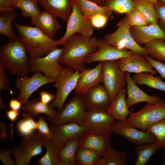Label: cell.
I'll return each instance as SVG.
<instances>
[{
	"instance_id": "c3c4849f",
	"label": "cell",
	"mask_w": 165,
	"mask_h": 165,
	"mask_svg": "<svg viewBox=\"0 0 165 165\" xmlns=\"http://www.w3.org/2000/svg\"><path fill=\"white\" fill-rule=\"evenodd\" d=\"M6 113L9 119L11 121V123L9 124V126L10 127V135L12 139L13 140V135L14 134V128L13 127V123L19 115V111L11 109L7 111Z\"/></svg>"
},
{
	"instance_id": "6f0895ef",
	"label": "cell",
	"mask_w": 165,
	"mask_h": 165,
	"mask_svg": "<svg viewBox=\"0 0 165 165\" xmlns=\"http://www.w3.org/2000/svg\"><path fill=\"white\" fill-rule=\"evenodd\" d=\"M157 1L162 5H165V0H157Z\"/></svg>"
},
{
	"instance_id": "d6986e66",
	"label": "cell",
	"mask_w": 165,
	"mask_h": 165,
	"mask_svg": "<svg viewBox=\"0 0 165 165\" xmlns=\"http://www.w3.org/2000/svg\"><path fill=\"white\" fill-rule=\"evenodd\" d=\"M130 31L133 38L140 46L158 39H165V32L158 23L146 25L131 26Z\"/></svg>"
},
{
	"instance_id": "680465c9",
	"label": "cell",
	"mask_w": 165,
	"mask_h": 165,
	"mask_svg": "<svg viewBox=\"0 0 165 165\" xmlns=\"http://www.w3.org/2000/svg\"><path fill=\"white\" fill-rule=\"evenodd\" d=\"M162 165H165V160H164L163 161Z\"/></svg>"
},
{
	"instance_id": "60d3db41",
	"label": "cell",
	"mask_w": 165,
	"mask_h": 165,
	"mask_svg": "<svg viewBox=\"0 0 165 165\" xmlns=\"http://www.w3.org/2000/svg\"><path fill=\"white\" fill-rule=\"evenodd\" d=\"M125 13L127 22L130 27L148 25L140 12L135 7Z\"/></svg>"
},
{
	"instance_id": "ffe728a7",
	"label": "cell",
	"mask_w": 165,
	"mask_h": 165,
	"mask_svg": "<svg viewBox=\"0 0 165 165\" xmlns=\"http://www.w3.org/2000/svg\"><path fill=\"white\" fill-rule=\"evenodd\" d=\"M115 120L106 111L88 109L83 125L92 132H108L107 130L115 122Z\"/></svg>"
},
{
	"instance_id": "d590c367",
	"label": "cell",
	"mask_w": 165,
	"mask_h": 165,
	"mask_svg": "<svg viewBox=\"0 0 165 165\" xmlns=\"http://www.w3.org/2000/svg\"><path fill=\"white\" fill-rule=\"evenodd\" d=\"M144 48L151 57L165 63V39L152 40L145 44Z\"/></svg>"
},
{
	"instance_id": "1f68e13d",
	"label": "cell",
	"mask_w": 165,
	"mask_h": 165,
	"mask_svg": "<svg viewBox=\"0 0 165 165\" xmlns=\"http://www.w3.org/2000/svg\"><path fill=\"white\" fill-rule=\"evenodd\" d=\"M153 75L148 72H143L134 75L132 79L136 84L145 85L165 93V82L161 80L160 77Z\"/></svg>"
},
{
	"instance_id": "bcb514c9",
	"label": "cell",
	"mask_w": 165,
	"mask_h": 165,
	"mask_svg": "<svg viewBox=\"0 0 165 165\" xmlns=\"http://www.w3.org/2000/svg\"><path fill=\"white\" fill-rule=\"evenodd\" d=\"M12 152V150H6L0 148V159L4 165H14L15 160L10 158V155Z\"/></svg>"
},
{
	"instance_id": "44dd1931",
	"label": "cell",
	"mask_w": 165,
	"mask_h": 165,
	"mask_svg": "<svg viewBox=\"0 0 165 165\" xmlns=\"http://www.w3.org/2000/svg\"><path fill=\"white\" fill-rule=\"evenodd\" d=\"M111 133L90 132L79 138V147L92 149L102 156L111 145Z\"/></svg>"
},
{
	"instance_id": "83f0119b",
	"label": "cell",
	"mask_w": 165,
	"mask_h": 165,
	"mask_svg": "<svg viewBox=\"0 0 165 165\" xmlns=\"http://www.w3.org/2000/svg\"><path fill=\"white\" fill-rule=\"evenodd\" d=\"M128 157V152L116 151L111 145L96 165H126Z\"/></svg>"
},
{
	"instance_id": "f1b7e54d",
	"label": "cell",
	"mask_w": 165,
	"mask_h": 165,
	"mask_svg": "<svg viewBox=\"0 0 165 165\" xmlns=\"http://www.w3.org/2000/svg\"><path fill=\"white\" fill-rule=\"evenodd\" d=\"M42 146L46 149L45 155L38 161L40 165H58V156L61 148L52 139L45 138Z\"/></svg>"
},
{
	"instance_id": "836d02e7",
	"label": "cell",
	"mask_w": 165,
	"mask_h": 165,
	"mask_svg": "<svg viewBox=\"0 0 165 165\" xmlns=\"http://www.w3.org/2000/svg\"><path fill=\"white\" fill-rule=\"evenodd\" d=\"M134 7L141 13L148 24L158 23L159 19L152 4L144 0H133Z\"/></svg>"
},
{
	"instance_id": "f6af8a7d",
	"label": "cell",
	"mask_w": 165,
	"mask_h": 165,
	"mask_svg": "<svg viewBox=\"0 0 165 165\" xmlns=\"http://www.w3.org/2000/svg\"><path fill=\"white\" fill-rule=\"evenodd\" d=\"M155 8L159 19L158 24L165 32V5L155 6Z\"/></svg>"
},
{
	"instance_id": "74e56055",
	"label": "cell",
	"mask_w": 165,
	"mask_h": 165,
	"mask_svg": "<svg viewBox=\"0 0 165 165\" xmlns=\"http://www.w3.org/2000/svg\"><path fill=\"white\" fill-rule=\"evenodd\" d=\"M22 119L17 124V129L19 133L24 136L31 134L37 129V123L33 117L28 113L24 112Z\"/></svg>"
},
{
	"instance_id": "d4e9b609",
	"label": "cell",
	"mask_w": 165,
	"mask_h": 165,
	"mask_svg": "<svg viewBox=\"0 0 165 165\" xmlns=\"http://www.w3.org/2000/svg\"><path fill=\"white\" fill-rule=\"evenodd\" d=\"M127 94V91L125 89L120 90L106 111L107 113L118 121L126 122L127 116L131 112L129 110L126 103Z\"/></svg>"
},
{
	"instance_id": "9f6ffc18",
	"label": "cell",
	"mask_w": 165,
	"mask_h": 165,
	"mask_svg": "<svg viewBox=\"0 0 165 165\" xmlns=\"http://www.w3.org/2000/svg\"><path fill=\"white\" fill-rule=\"evenodd\" d=\"M149 3H150L154 6H160L162 5L160 2H158L157 0H144Z\"/></svg>"
},
{
	"instance_id": "8992f818",
	"label": "cell",
	"mask_w": 165,
	"mask_h": 165,
	"mask_svg": "<svg viewBox=\"0 0 165 165\" xmlns=\"http://www.w3.org/2000/svg\"><path fill=\"white\" fill-rule=\"evenodd\" d=\"M126 122L134 127L146 131L152 124L165 119V101L153 105L147 103L139 111L131 112Z\"/></svg>"
},
{
	"instance_id": "484cf974",
	"label": "cell",
	"mask_w": 165,
	"mask_h": 165,
	"mask_svg": "<svg viewBox=\"0 0 165 165\" xmlns=\"http://www.w3.org/2000/svg\"><path fill=\"white\" fill-rule=\"evenodd\" d=\"M53 108L51 104H44L40 98L36 97L23 104L22 110L29 114L34 119L40 113L44 114L49 118H51L53 117L56 113Z\"/></svg>"
},
{
	"instance_id": "4316f807",
	"label": "cell",
	"mask_w": 165,
	"mask_h": 165,
	"mask_svg": "<svg viewBox=\"0 0 165 165\" xmlns=\"http://www.w3.org/2000/svg\"><path fill=\"white\" fill-rule=\"evenodd\" d=\"M79 138L68 140L61 148L58 156V165H77L76 155L79 148Z\"/></svg>"
},
{
	"instance_id": "d6a6232c",
	"label": "cell",
	"mask_w": 165,
	"mask_h": 165,
	"mask_svg": "<svg viewBox=\"0 0 165 165\" xmlns=\"http://www.w3.org/2000/svg\"><path fill=\"white\" fill-rule=\"evenodd\" d=\"M18 16L13 9L1 12L0 14V34L7 37L9 40L17 38L12 27V22Z\"/></svg>"
},
{
	"instance_id": "e0dca14e",
	"label": "cell",
	"mask_w": 165,
	"mask_h": 165,
	"mask_svg": "<svg viewBox=\"0 0 165 165\" xmlns=\"http://www.w3.org/2000/svg\"><path fill=\"white\" fill-rule=\"evenodd\" d=\"M127 84V97L126 100L129 108L136 104L146 102L153 105L160 103L163 100L156 95H148L140 89L134 82L130 73L125 72Z\"/></svg>"
},
{
	"instance_id": "ab89813d",
	"label": "cell",
	"mask_w": 165,
	"mask_h": 165,
	"mask_svg": "<svg viewBox=\"0 0 165 165\" xmlns=\"http://www.w3.org/2000/svg\"><path fill=\"white\" fill-rule=\"evenodd\" d=\"M146 131L154 136L165 151V119L150 125Z\"/></svg>"
},
{
	"instance_id": "94428289",
	"label": "cell",
	"mask_w": 165,
	"mask_h": 165,
	"mask_svg": "<svg viewBox=\"0 0 165 165\" xmlns=\"http://www.w3.org/2000/svg\"><path fill=\"white\" fill-rule=\"evenodd\" d=\"M13 2L19 0H10Z\"/></svg>"
},
{
	"instance_id": "6125c7cd",
	"label": "cell",
	"mask_w": 165,
	"mask_h": 165,
	"mask_svg": "<svg viewBox=\"0 0 165 165\" xmlns=\"http://www.w3.org/2000/svg\"><path fill=\"white\" fill-rule=\"evenodd\" d=\"M37 0V1H38V0Z\"/></svg>"
},
{
	"instance_id": "7c38bea8",
	"label": "cell",
	"mask_w": 165,
	"mask_h": 165,
	"mask_svg": "<svg viewBox=\"0 0 165 165\" xmlns=\"http://www.w3.org/2000/svg\"><path fill=\"white\" fill-rule=\"evenodd\" d=\"M107 131L123 136L136 146L150 144L157 141L156 138L146 131L138 130L126 122H114Z\"/></svg>"
},
{
	"instance_id": "8fae6325",
	"label": "cell",
	"mask_w": 165,
	"mask_h": 165,
	"mask_svg": "<svg viewBox=\"0 0 165 165\" xmlns=\"http://www.w3.org/2000/svg\"><path fill=\"white\" fill-rule=\"evenodd\" d=\"M63 50V48H58L42 57L30 59L31 72L42 73L55 81L64 68L60 62Z\"/></svg>"
},
{
	"instance_id": "5b68a950",
	"label": "cell",
	"mask_w": 165,
	"mask_h": 165,
	"mask_svg": "<svg viewBox=\"0 0 165 165\" xmlns=\"http://www.w3.org/2000/svg\"><path fill=\"white\" fill-rule=\"evenodd\" d=\"M116 25L117 28L115 31L104 37L103 40L107 44L120 49H127L134 53L149 55L145 49L137 44L133 38L126 16L123 17Z\"/></svg>"
},
{
	"instance_id": "ac0fdd59",
	"label": "cell",
	"mask_w": 165,
	"mask_h": 165,
	"mask_svg": "<svg viewBox=\"0 0 165 165\" xmlns=\"http://www.w3.org/2000/svg\"><path fill=\"white\" fill-rule=\"evenodd\" d=\"M83 95L88 109L106 111L111 103L107 91L100 83L91 87Z\"/></svg>"
},
{
	"instance_id": "3957f363",
	"label": "cell",
	"mask_w": 165,
	"mask_h": 165,
	"mask_svg": "<svg viewBox=\"0 0 165 165\" xmlns=\"http://www.w3.org/2000/svg\"><path fill=\"white\" fill-rule=\"evenodd\" d=\"M24 46L18 38L10 40L0 48V64L17 77L27 76L31 72L30 59Z\"/></svg>"
},
{
	"instance_id": "7a4b0ae2",
	"label": "cell",
	"mask_w": 165,
	"mask_h": 165,
	"mask_svg": "<svg viewBox=\"0 0 165 165\" xmlns=\"http://www.w3.org/2000/svg\"><path fill=\"white\" fill-rule=\"evenodd\" d=\"M18 30V38L30 59L42 57L58 48L57 40L45 35L36 27L22 25L13 21Z\"/></svg>"
},
{
	"instance_id": "4dcf8cb0",
	"label": "cell",
	"mask_w": 165,
	"mask_h": 165,
	"mask_svg": "<svg viewBox=\"0 0 165 165\" xmlns=\"http://www.w3.org/2000/svg\"><path fill=\"white\" fill-rule=\"evenodd\" d=\"M82 14L85 17L90 19L94 16L103 13L108 16L112 11L106 6H102L88 0H75Z\"/></svg>"
},
{
	"instance_id": "2e32d148",
	"label": "cell",
	"mask_w": 165,
	"mask_h": 165,
	"mask_svg": "<svg viewBox=\"0 0 165 165\" xmlns=\"http://www.w3.org/2000/svg\"><path fill=\"white\" fill-rule=\"evenodd\" d=\"M119 68L122 71L136 74L143 72H149L153 75L157 74L143 54L133 53L130 56L116 60Z\"/></svg>"
},
{
	"instance_id": "9c48e42d",
	"label": "cell",
	"mask_w": 165,
	"mask_h": 165,
	"mask_svg": "<svg viewBox=\"0 0 165 165\" xmlns=\"http://www.w3.org/2000/svg\"><path fill=\"white\" fill-rule=\"evenodd\" d=\"M102 74L103 85L111 103L118 93L125 89L127 84L125 73L119 68L116 61L113 60L103 62Z\"/></svg>"
},
{
	"instance_id": "91938a15",
	"label": "cell",
	"mask_w": 165,
	"mask_h": 165,
	"mask_svg": "<svg viewBox=\"0 0 165 165\" xmlns=\"http://www.w3.org/2000/svg\"><path fill=\"white\" fill-rule=\"evenodd\" d=\"M163 158L165 160V153L164 154V155H163Z\"/></svg>"
},
{
	"instance_id": "b9f144b4",
	"label": "cell",
	"mask_w": 165,
	"mask_h": 165,
	"mask_svg": "<svg viewBox=\"0 0 165 165\" xmlns=\"http://www.w3.org/2000/svg\"><path fill=\"white\" fill-rule=\"evenodd\" d=\"M37 132L42 135L45 138L52 139V135L49 127L42 116L39 117L36 122Z\"/></svg>"
},
{
	"instance_id": "52a82bcc",
	"label": "cell",
	"mask_w": 165,
	"mask_h": 165,
	"mask_svg": "<svg viewBox=\"0 0 165 165\" xmlns=\"http://www.w3.org/2000/svg\"><path fill=\"white\" fill-rule=\"evenodd\" d=\"M83 72L66 66L63 68L54 82L56 93L51 104L53 108H57L58 110L63 108L67 97L74 90L78 79Z\"/></svg>"
},
{
	"instance_id": "f5cc1de1",
	"label": "cell",
	"mask_w": 165,
	"mask_h": 165,
	"mask_svg": "<svg viewBox=\"0 0 165 165\" xmlns=\"http://www.w3.org/2000/svg\"><path fill=\"white\" fill-rule=\"evenodd\" d=\"M0 141L7 137L6 125L5 122H0Z\"/></svg>"
},
{
	"instance_id": "8d00e7d4",
	"label": "cell",
	"mask_w": 165,
	"mask_h": 165,
	"mask_svg": "<svg viewBox=\"0 0 165 165\" xmlns=\"http://www.w3.org/2000/svg\"><path fill=\"white\" fill-rule=\"evenodd\" d=\"M38 2L37 0H19L13 2V3L15 7L20 9L22 16L31 18L41 11L38 6Z\"/></svg>"
},
{
	"instance_id": "f907efd6",
	"label": "cell",
	"mask_w": 165,
	"mask_h": 165,
	"mask_svg": "<svg viewBox=\"0 0 165 165\" xmlns=\"http://www.w3.org/2000/svg\"><path fill=\"white\" fill-rule=\"evenodd\" d=\"M40 99L44 104L50 103L51 101H53L55 97V94L52 93H49L44 91H42L40 93Z\"/></svg>"
},
{
	"instance_id": "f546056e",
	"label": "cell",
	"mask_w": 165,
	"mask_h": 165,
	"mask_svg": "<svg viewBox=\"0 0 165 165\" xmlns=\"http://www.w3.org/2000/svg\"><path fill=\"white\" fill-rule=\"evenodd\" d=\"M163 148L159 141L148 144L137 145L134 151L137 155L135 165H145L148 162L154 153L157 150Z\"/></svg>"
},
{
	"instance_id": "cb8c5ba5",
	"label": "cell",
	"mask_w": 165,
	"mask_h": 165,
	"mask_svg": "<svg viewBox=\"0 0 165 165\" xmlns=\"http://www.w3.org/2000/svg\"><path fill=\"white\" fill-rule=\"evenodd\" d=\"M75 0H38L45 10L49 11L63 21L67 22Z\"/></svg>"
},
{
	"instance_id": "e575fe53",
	"label": "cell",
	"mask_w": 165,
	"mask_h": 165,
	"mask_svg": "<svg viewBox=\"0 0 165 165\" xmlns=\"http://www.w3.org/2000/svg\"><path fill=\"white\" fill-rule=\"evenodd\" d=\"M102 156L101 154L92 149L79 147L76 155L77 165H96Z\"/></svg>"
},
{
	"instance_id": "603a6c76",
	"label": "cell",
	"mask_w": 165,
	"mask_h": 165,
	"mask_svg": "<svg viewBox=\"0 0 165 165\" xmlns=\"http://www.w3.org/2000/svg\"><path fill=\"white\" fill-rule=\"evenodd\" d=\"M57 16L52 13L45 10L31 18V24L39 28L45 35L53 38L60 28Z\"/></svg>"
},
{
	"instance_id": "ba28073f",
	"label": "cell",
	"mask_w": 165,
	"mask_h": 165,
	"mask_svg": "<svg viewBox=\"0 0 165 165\" xmlns=\"http://www.w3.org/2000/svg\"><path fill=\"white\" fill-rule=\"evenodd\" d=\"M66 30L64 34L57 40L58 46H64L72 35L79 33L87 37L92 36L94 30L90 19L84 16L78 5L74 1L72 6L71 14L67 21Z\"/></svg>"
},
{
	"instance_id": "277c9868",
	"label": "cell",
	"mask_w": 165,
	"mask_h": 165,
	"mask_svg": "<svg viewBox=\"0 0 165 165\" xmlns=\"http://www.w3.org/2000/svg\"><path fill=\"white\" fill-rule=\"evenodd\" d=\"M87 110L83 95L76 94L62 109L58 110L53 117L47 120L51 126L68 123L83 125Z\"/></svg>"
},
{
	"instance_id": "db71d44e",
	"label": "cell",
	"mask_w": 165,
	"mask_h": 165,
	"mask_svg": "<svg viewBox=\"0 0 165 165\" xmlns=\"http://www.w3.org/2000/svg\"><path fill=\"white\" fill-rule=\"evenodd\" d=\"M93 2L100 6H104L106 5L108 0H88Z\"/></svg>"
},
{
	"instance_id": "7dc6e473",
	"label": "cell",
	"mask_w": 165,
	"mask_h": 165,
	"mask_svg": "<svg viewBox=\"0 0 165 165\" xmlns=\"http://www.w3.org/2000/svg\"><path fill=\"white\" fill-rule=\"evenodd\" d=\"M6 69L0 64V92L2 90H7L9 88V82Z\"/></svg>"
},
{
	"instance_id": "11a10c76",
	"label": "cell",
	"mask_w": 165,
	"mask_h": 165,
	"mask_svg": "<svg viewBox=\"0 0 165 165\" xmlns=\"http://www.w3.org/2000/svg\"><path fill=\"white\" fill-rule=\"evenodd\" d=\"M0 93V110H2L6 109V107L5 104L2 100L1 93Z\"/></svg>"
},
{
	"instance_id": "5bb4252c",
	"label": "cell",
	"mask_w": 165,
	"mask_h": 165,
	"mask_svg": "<svg viewBox=\"0 0 165 165\" xmlns=\"http://www.w3.org/2000/svg\"><path fill=\"white\" fill-rule=\"evenodd\" d=\"M52 140L61 148L67 141L74 138H79L91 131L84 125L68 123L49 127Z\"/></svg>"
},
{
	"instance_id": "9a60e30c",
	"label": "cell",
	"mask_w": 165,
	"mask_h": 165,
	"mask_svg": "<svg viewBox=\"0 0 165 165\" xmlns=\"http://www.w3.org/2000/svg\"><path fill=\"white\" fill-rule=\"evenodd\" d=\"M133 53L132 51L125 49H120L107 44L103 39H98L97 49L87 57L86 63L90 64L99 61L116 60L128 57Z\"/></svg>"
},
{
	"instance_id": "816d5d0a",
	"label": "cell",
	"mask_w": 165,
	"mask_h": 165,
	"mask_svg": "<svg viewBox=\"0 0 165 165\" xmlns=\"http://www.w3.org/2000/svg\"><path fill=\"white\" fill-rule=\"evenodd\" d=\"M22 104L17 99H12L9 101V106L11 109L19 111Z\"/></svg>"
},
{
	"instance_id": "f35d334b",
	"label": "cell",
	"mask_w": 165,
	"mask_h": 165,
	"mask_svg": "<svg viewBox=\"0 0 165 165\" xmlns=\"http://www.w3.org/2000/svg\"><path fill=\"white\" fill-rule=\"evenodd\" d=\"M105 6L116 13H126L134 7L133 0H108Z\"/></svg>"
},
{
	"instance_id": "7402d4cb",
	"label": "cell",
	"mask_w": 165,
	"mask_h": 165,
	"mask_svg": "<svg viewBox=\"0 0 165 165\" xmlns=\"http://www.w3.org/2000/svg\"><path fill=\"white\" fill-rule=\"evenodd\" d=\"M103 62H99L94 68H88L80 76L74 89L76 94H84L94 85L103 82L102 67Z\"/></svg>"
},
{
	"instance_id": "4fadbf2b",
	"label": "cell",
	"mask_w": 165,
	"mask_h": 165,
	"mask_svg": "<svg viewBox=\"0 0 165 165\" xmlns=\"http://www.w3.org/2000/svg\"><path fill=\"white\" fill-rule=\"evenodd\" d=\"M55 81L39 72H35L30 77L27 76L17 77L15 82L16 88L20 91L17 99L24 104L28 101L31 94L38 89L46 84L54 83Z\"/></svg>"
},
{
	"instance_id": "681fc988",
	"label": "cell",
	"mask_w": 165,
	"mask_h": 165,
	"mask_svg": "<svg viewBox=\"0 0 165 165\" xmlns=\"http://www.w3.org/2000/svg\"><path fill=\"white\" fill-rule=\"evenodd\" d=\"M13 2L10 0H0V12L14 9Z\"/></svg>"
},
{
	"instance_id": "6da1fadb",
	"label": "cell",
	"mask_w": 165,
	"mask_h": 165,
	"mask_svg": "<svg viewBox=\"0 0 165 165\" xmlns=\"http://www.w3.org/2000/svg\"><path fill=\"white\" fill-rule=\"evenodd\" d=\"M98 39L77 33L72 35L63 48L60 62L66 67L81 73L87 70L85 63L90 54L97 49Z\"/></svg>"
},
{
	"instance_id": "30bf717a",
	"label": "cell",
	"mask_w": 165,
	"mask_h": 165,
	"mask_svg": "<svg viewBox=\"0 0 165 165\" xmlns=\"http://www.w3.org/2000/svg\"><path fill=\"white\" fill-rule=\"evenodd\" d=\"M45 137L40 134H31L22 139L12 149L16 165H28L31 158L41 153Z\"/></svg>"
},
{
	"instance_id": "7bdbcfd3",
	"label": "cell",
	"mask_w": 165,
	"mask_h": 165,
	"mask_svg": "<svg viewBox=\"0 0 165 165\" xmlns=\"http://www.w3.org/2000/svg\"><path fill=\"white\" fill-rule=\"evenodd\" d=\"M90 20L94 28H101L106 24L108 20V16L105 14L99 13L93 16Z\"/></svg>"
},
{
	"instance_id": "ee69618b",
	"label": "cell",
	"mask_w": 165,
	"mask_h": 165,
	"mask_svg": "<svg viewBox=\"0 0 165 165\" xmlns=\"http://www.w3.org/2000/svg\"><path fill=\"white\" fill-rule=\"evenodd\" d=\"M146 57L152 67L160 74L161 78L165 79V64L154 59L149 55L146 56Z\"/></svg>"
}]
</instances>
